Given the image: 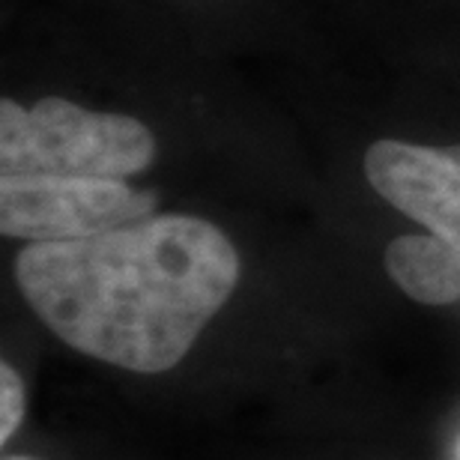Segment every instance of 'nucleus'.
Returning a JSON list of instances; mask_svg holds the SVG:
<instances>
[{"mask_svg":"<svg viewBox=\"0 0 460 460\" xmlns=\"http://www.w3.org/2000/svg\"><path fill=\"white\" fill-rule=\"evenodd\" d=\"M15 279L63 344L126 371L162 374L230 299L239 257L207 218L150 216L69 243H31Z\"/></svg>","mask_w":460,"mask_h":460,"instance_id":"f257e3e1","label":"nucleus"},{"mask_svg":"<svg viewBox=\"0 0 460 460\" xmlns=\"http://www.w3.org/2000/svg\"><path fill=\"white\" fill-rule=\"evenodd\" d=\"M155 137L141 119L96 114L45 96L33 108L0 102V171L126 180L150 168Z\"/></svg>","mask_w":460,"mask_h":460,"instance_id":"f03ea898","label":"nucleus"},{"mask_svg":"<svg viewBox=\"0 0 460 460\" xmlns=\"http://www.w3.org/2000/svg\"><path fill=\"white\" fill-rule=\"evenodd\" d=\"M155 198L111 177L4 173L0 230L27 243H69L150 218Z\"/></svg>","mask_w":460,"mask_h":460,"instance_id":"7ed1b4c3","label":"nucleus"},{"mask_svg":"<svg viewBox=\"0 0 460 460\" xmlns=\"http://www.w3.org/2000/svg\"><path fill=\"white\" fill-rule=\"evenodd\" d=\"M365 177L394 209L460 248V144L425 146L385 137L367 150Z\"/></svg>","mask_w":460,"mask_h":460,"instance_id":"20e7f679","label":"nucleus"},{"mask_svg":"<svg viewBox=\"0 0 460 460\" xmlns=\"http://www.w3.org/2000/svg\"><path fill=\"white\" fill-rule=\"evenodd\" d=\"M385 272L425 305H452L460 299V248L437 234L398 236L385 248Z\"/></svg>","mask_w":460,"mask_h":460,"instance_id":"39448f33","label":"nucleus"},{"mask_svg":"<svg viewBox=\"0 0 460 460\" xmlns=\"http://www.w3.org/2000/svg\"><path fill=\"white\" fill-rule=\"evenodd\" d=\"M24 419V383L13 365H0V443L15 434Z\"/></svg>","mask_w":460,"mask_h":460,"instance_id":"423d86ee","label":"nucleus"},{"mask_svg":"<svg viewBox=\"0 0 460 460\" xmlns=\"http://www.w3.org/2000/svg\"><path fill=\"white\" fill-rule=\"evenodd\" d=\"M4 460H33V457H24V455H6Z\"/></svg>","mask_w":460,"mask_h":460,"instance_id":"0eeeda50","label":"nucleus"}]
</instances>
